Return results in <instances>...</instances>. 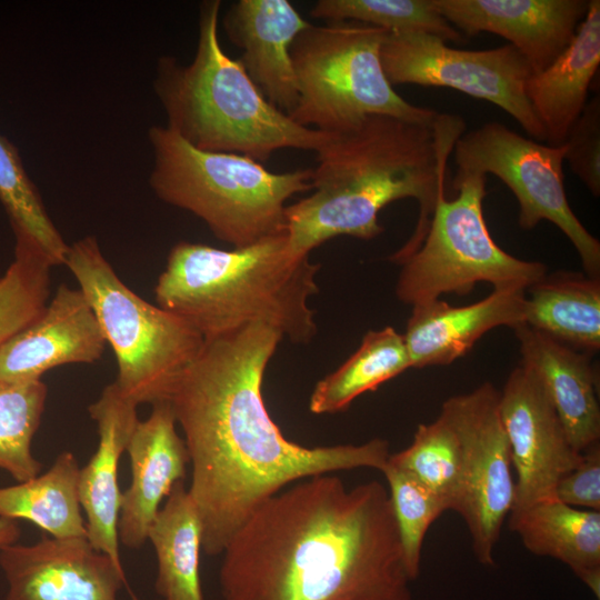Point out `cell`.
<instances>
[{
    "mask_svg": "<svg viewBox=\"0 0 600 600\" xmlns=\"http://www.w3.org/2000/svg\"><path fill=\"white\" fill-rule=\"evenodd\" d=\"M281 334L251 323L203 340L169 402L192 468L189 493L202 526V550L221 554L234 532L268 498L302 479L342 470L381 471L389 442L303 447L271 419L262 381Z\"/></svg>",
    "mask_w": 600,
    "mask_h": 600,
    "instance_id": "6da1fadb",
    "label": "cell"
},
{
    "mask_svg": "<svg viewBox=\"0 0 600 600\" xmlns=\"http://www.w3.org/2000/svg\"><path fill=\"white\" fill-rule=\"evenodd\" d=\"M222 600H412L388 489L328 473L263 501L226 546Z\"/></svg>",
    "mask_w": 600,
    "mask_h": 600,
    "instance_id": "7a4b0ae2",
    "label": "cell"
},
{
    "mask_svg": "<svg viewBox=\"0 0 600 600\" xmlns=\"http://www.w3.org/2000/svg\"><path fill=\"white\" fill-rule=\"evenodd\" d=\"M463 119L439 113L431 123L370 114L332 133L317 151L311 193L284 209L288 246L309 256L339 236L373 239L383 228L379 212L412 198L420 214L411 238L389 260L401 264L421 243L440 196L446 194L448 159L464 133Z\"/></svg>",
    "mask_w": 600,
    "mask_h": 600,
    "instance_id": "3957f363",
    "label": "cell"
},
{
    "mask_svg": "<svg viewBox=\"0 0 600 600\" xmlns=\"http://www.w3.org/2000/svg\"><path fill=\"white\" fill-rule=\"evenodd\" d=\"M319 268L291 252L286 231L232 250L182 241L169 252L154 298L203 340L263 323L306 344L317 333L308 301L319 291Z\"/></svg>",
    "mask_w": 600,
    "mask_h": 600,
    "instance_id": "277c9868",
    "label": "cell"
},
{
    "mask_svg": "<svg viewBox=\"0 0 600 600\" xmlns=\"http://www.w3.org/2000/svg\"><path fill=\"white\" fill-rule=\"evenodd\" d=\"M221 1L200 4L194 58L158 62L156 93L167 114V128L197 149L238 153L258 162L280 149L319 151L332 133L296 123L272 106L241 62L222 49L218 23Z\"/></svg>",
    "mask_w": 600,
    "mask_h": 600,
    "instance_id": "5b68a950",
    "label": "cell"
},
{
    "mask_svg": "<svg viewBox=\"0 0 600 600\" xmlns=\"http://www.w3.org/2000/svg\"><path fill=\"white\" fill-rule=\"evenodd\" d=\"M149 140L154 193L200 218L233 249L284 231L287 200L312 190L311 169L271 172L238 153L197 149L167 127H152Z\"/></svg>",
    "mask_w": 600,
    "mask_h": 600,
    "instance_id": "8992f818",
    "label": "cell"
},
{
    "mask_svg": "<svg viewBox=\"0 0 600 600\" xmlns=\"http://www.w3.org/2000/svg\"><path fill=\"white\" fill-rule=\"evenodd\" d=\"M64 266L88 299L112 348L121 394L137 406L168 401L203 338L178 316L136 294L88 236L69 246Z\"/></svg>",
    "mask_w": 600,
    "mask_h": 600,
    "instance_id": "52a82bcc",
    "label": "cell"
},
{
    "mask_svg": "<svg viewBox=\"0 0 600 600\" xmlns=\"http://www.w3.org/2000/svg\"><path fill=\"white\" fill-rule=\"evenodd\" d=\"M388 31L353 21L310 24L290 56L298 103L288 114L302 127L336 133L370 114L431 123L439 112L410 103L389 82L380 58Z\"/></svg>",
    "mask_w": 600,
    "mask_h": 600,
    "instance_id": "ba28073f",
    "label": "cell"
},
{
    "mask_svg": "<svg viewBox=\"0 0 600 600\" xmlns=\"http://www.w3.org/2000/svg\"><path fill=\"white\" fill-rule=\"evenodd\" d=\"M487 176L457 173L456 197L440 196L420 246L402 261L398 299L412 307L444 293L467 294L479 282L528 289L547 273L539 261L502 250L487 227L482 202Z\"/></svg>",
    "mask_w": 600,
    "mask_h": 600,
    "instance_id": "9c48e42d",
    "label": "cell"
},
{
    "mask_svg": "<svg viewBox=\"0 0 600 600\" xmlns=\"http://www.w3.org/2000/svg\"><path fill=\"white\" fill-rule=\"evenodd\" d=\"M452 153L457 173H491L511 190L522 229H533L542 220L552 222L571 241L586 274L600 278V242L574 214L566 194L564 144H543L489 121L463 133Z\"/></svg>",
    "mask_w": 600,
    "mask_h": 600,
    "instance_id": "30bf717a",
    "label": "cell"
},
{
    "mask_svg": "<svg viewBox=\"0 0 600 600\" xmlns=\"http://www.w3.org/2000/svg\"><path fill=\"white\" fill-rule=\"evenodd\" d=\"M380 58L389 82L447 87L486 100L509 113L536 141H546L544 129L526 96L533 71L511 44L486 50L449 47L426 33L388 32Z\"/></svg>",
    "mask_w": 600,
    "mask_h": 600,
    "instance_id": "8fae6325",
    "label": "cell"
},
{
    "mask_svg": "<svg viewBox=\"0 0 600 600\" xmlns=\"http://www.w3.org/2000/svg\"><path fill=\"white\" fill-rule=\"evenodd\" d=\"M491 382L448 398L440 416L454 430L462 457V487L456 512L463 519L477 560L494 563L493 551L514 501L509 443Z\"/></svg>",
    "mask_w": 600,
    "mask_h": 600,
    "instance_id": "7c38bea8",
    "label": "cell"
},
{
    "mask_svg": "<svg viewBox=\"0 0 600 600\" xmlns=\"http://www.w3.org/2000/svg\"><path fill=\"white\" fill-rule=\"evenodd\" d=\"M499 414L517 473L511 511L553 498L558 481L579 463L581 452L571 446L544 388L526 366L508 376Z\"/></svg>",
    "mask_w": 600,
    "mask_h": 600,
    "instance_id": "4fadbf2b",
    "label": "cell"
},
{
    "mask_svg": "<svg viewBox=\"0 0 600 600\" xmlns=\"http://www.w3.org/2000/svg\"><path fill=\"white\" fill-rule=\"evenodd\" d=\"M0 566L9 586L6 600H118L126 582L122 564L87 538L14 543L0 550Z\"/></svg>",
    "mask_w": 600,
    "mask_h": 600,
    "instance_id": "5bb4252c",
    "label": "cell"
},
{
    "mask_svg": "<svg viewBox=\"0 0 600 600\" xmlns=\"http://www.w3.org/2000/svg\"><path fill=\"white\" fill-rule=\"evenodd\" d=\"M460 33L489 32L509 41L533 74L549 67L572 41L589 0H431Z\"/></svg>",
    "mask_w": 600,
    "mask_h": 600,
    "instance_id": "9a60e30c",
    "label": "cell"
},
{
    "mask_svg": "<svg viewBox=\"0 0 600 600\" xmlns=\"http://www.w3.org/2000/svg\"><path fill=\"white\" fill-rule=\"evenodd\" d=\"M107 342L80 288L60 284L42 312L0 347V380L30 382L70 363H94Z\"/></svg>",
    "mask_w": 600,
    "mask_h": 600,
    "instance_id": "2e32d148",
    "label": "cell"
},
{
    "mask_svg": "<svg viewBox=\"0 0 600 600\" xmlns=\"http://www.w3.org/2000/svg\"><path fill=\"white\" fill-rule=\"evenodd\" d=\"M169 401L152 404L150 416L138 421L126 451L130 458L131 483L121 492L119 542L139 548L163 498L183 480L190 458Z\"/></svg>",
    "mask_w": 600,
    "mask_h": 600,
    "instance_id": "e0dca14e",
    "label": "cell"
},
{
    "mask_svg": "<svg viewBox=\"0 0 600 600\" xmlns=\"http://www.w3.org/2000/svg\"><path fill=\"white\" fill-rule=\"evenodd\" d=\"M229 40L241 49L238 59L264 98L289 114L298 103L290 48L311 23L287 0H239L223 17Z\"/></svg>",
    "mask_w": 600,
    "mask_h": 600,
    "instance_id": "ac0fdd59",
    "label": "cell"
},
{
    "mask_svg": "<svg viewBox=\"0 0 600 600\" xmlns=\"http://www.w3.org/2000/svg\"><path fill=\"white\" fill-rule=\"evenodd\" d=\"M526 289L493 288L484 299L454 307L437 299L412 307L403 334L411 368L446 366L463 357L488 331L524 324Z\"/></svg>",
    "mask_w": 600,
    "mask_h": 600,
    "instance_id": "d6986e66",
    "label": "cell"
},
{
    "mask_svg": "<svg viewBox=\"0 0 600 600\" xmlns=\"http://www.w3.org/2000/svg\"><path fill=\"white\" fill-rule=\"evenodd\" d=\"M137 404L124 398L114 382L89 406L97 422L99 443L89 462L79 471V499L87 517L90 544L121 564L118 520L121 492L118 467L139 421Z\"/></svg>",
    "mask_w": 600,
    "mask_h": 600,
    "instance_id": "ffe728a7",
    "label": "cell"
},
{
    "mask_svg": "<svg viewBox=\"0 0 600 600\" xmlns=\"http://www.w3.org/2000/svg\"><path fill=\"white\" fill-rule=\"evenodd\" d=\"M521 363L544 388L571 446L579 452L599 442L598 371L588 353L520 324L513 329Z\"/></svg>",
    "mask_w": 600,
    "mask_h": 600,
    "instance_id": "44dd1931",
    "label": "cell"
},
{
    "mask_svg": "<svg viewBox=\"0 0 600 600\" xmlns=\"http://www.w3.org/2000/svg\"><path fill=\"white\" fill-rule=\"evenodd\" d=\"M600 63V1L588 11L563 52L526 83V96L541 122L549 146L560 147L588 102Z\"/></svg>",
    "mask_w": 600,
    "mask_h": 600,
    "instance_id": "7402d4cb",
    "label": "cell"
},
{
    "mask_svg": "<svg viewBox=\"0 0 600 600\" xmlns=\"http://www.w3.org/2000/svg\"><path fill=\"white\" fill-rule=\"evenodd\" d=\"M509 529L527 550L567 564L599 598L600 512L568 506L556 497L509 513Z\"/></svg>",
    "mask_w": 600,
    "mask_h": 600,
    "instance_id": "603a6c76",
    "label": "cell"
},
{
    "mask_svg": "<svg viewBox=\"0 0 600 600\" xmlns=\"http://www.w3.org/2000/svg\"><path fill=\"white\" fill-rule=\"evenodd\" d=\"M524 324L572 349L600 350V278L546 273L526 290Z\"/></svg>",
    "mask_w": 600,
    "mask_h": 600,
    "instance_id": "cb8c5ba5",
    "label": "cell"
},
{
    "mask_svg": "<svg viewBox=\"0 0 600 600\" xmlns=\"http://www.w3.org/2000/svg\"><path fill=\"white\" fill-rule=\"evenodd\" d=\"M148 539L158 561L154 589L162 600H203L199 571L202 526L183 480L173 486L157 512Z\"/></svg>",
    "mask_w": 600,
    "mask_h": 600,
    "instance_id": "d4e9b609",
    "label": "cell"
},
{
    "mask_svg": "<svg viewBox=\"0 0 600 600\" xmlns=\"http://www.w3.org/2000/svg\"><path fill=\"white\" fill-rule=\"evenodd\" d=\"M79 471L76 457L61 452L44 473L0 488V517L28 520L56 539H88L80 511Z\"/></svg>",
    "mask_w": 600,
    "mask_h": 600,
    "instance_id": "484cf974",
    "label": "cell"
},
{
    "mask_svg": "<svg viewBox=\"0 0 600 600\" xmlns=\"http://www.w3.org/2000/svg\"><path fill=\"white\" fill-rule=\"evenodd\" d=\"M411 368L403 334L392 327L368 331L359 348L333 372L317 382L309 401L316 414L347 410L359 396Z\"/></svg>",
    "mask_w": 600,
    "mask_h": 600,
    "instance_id": "4316f807",
    "label": "cell"
},
{
    "mask_svg": "<svg viewBox=\"0 0 600 600\" xmlns=\"http://www.w3.org/2000/svg\"><path fill=\"white\" fill-rule=\"evenodd\" d=\"M0 202L9 218L16 246L28 248L51 267L64 264L69 246L50 219L17 148L0 136Z\"/></svg>",
    "mask_w": 600,
    "mask_h": 600,
    "instance_id": "83f0119b",
    "label": "cell"
},
{
    "mask_svg": "<svg viewBox=\"0 0 600 600\" xmlns=\"http://www.w3.org/2000/svg\"><path fill=\"white\" fill-rule=\"evenodd\" d=\"M388 462L414 477L456 511L462 487V457L458 437L440 414L420 423L411 444L389 456Z\"/></svg>",
    "mask_w": 600,
    "mask_h": 600,
    "instance_id": "f1b7e54d",
    "label": "cell"
},
{
    "mask_svg": "<svg viewBox=\"0 0 600 600\" xmlns=\"http://www.w3.org/2000/svg\"><path fill=\"white\" fill-rule=\"evenodd\" d=\"M48 388L42 380L8 382L0 380V469L18 482L37 477L42 464L31 450L40 426Z\"/></svg>",
    "mask_w": 600,
    "mask_h": 600,
    "instance_id": "f546056e",
    "label": "cell"
},
{
    "mask_svg": "<svg viewBox=\"0 0 600 600\" xmlns=\"http://www.w3.org/2000/svg\"><path fill=\"white\" fill-rule=\"evenodd\" d=\"M311 17L353 21L391 33H426L459 42L462 34L432 6L431 0H319Z\"/></svg>",
    "mask_w": 600,
    "mask_h": 600,
    "instance_id": "4dcf8cb0",
    "label": "cell"
},
{
    "mask_svg": "<svg viewBox=\"0 0 600 600\" xmlns=\"http://www.w3.org/2000/svg\"><path fill=\"white\" fill-rule=\"evenodd\" d=\"M381 472L388 482L404 563L414 581L420 573L424 537L433 521L449 509L441 498L407 471L387 461Z\"/></svg>",
    "mask_w": 600,
    "mask_h": 600,
    "instance_id": "1f68e13d",
    "label": "cell"
},
{
    "mask_svg": "<svg viewBox=\"0 0 600 600\" xmlns=\"http://www.w3.org/2000/svg\"><path fill=\"white\" fill-rule=\"evenodd\" d=\"M51 268L37 252L14 247V258L0 277V347L47 306Z\"/></svg>",
    "mask_w": 600,
    "mask_h": 600,
    "instance_id": "d6a6232c",
    "label": "cell"
},
{
    "mask_svg": "<svg viewBox=\"0 0 600 600\" xmlns=\"http://www.w3.org/2000/svg\"><path fill=\"white\" fill-rule=\"evenodd\" d=\"M564 161L593 197L600 196V98L587 102L566 142Z\"/></svg>",
    "mask_w": 600,
    "mask_h": 600,
    "instance_id": "836d02e7",
    "label": "cell"
},
{
    "mask_svg": "<svg viewBox=\"0 0 600 600\" xmlns=\"http://www.w3.org/2000/svg\"><path fill=\"white\" fill-rule=\"evenodd\" d=\"M554 497L578 509L600 510L599 442L581 451L579 463L558 481Z\"/></svg>",
    "mask_w": 600,
    "mask_h": 600,
    "instance_id": "e575fe53",
    "label": "cell"
},
{
    "mask_svg": "<svg viewBox=\"0 0 600 600\" xmlns=\"http://www.w3.org/2000/svg\"><path fill=\"white\" fill-rule=\"evenodd\" d=\"M20 538V528L16 520L0 517V550L17 543Z\"/></svg>",
    "mask_w": 600,
    "mask_h": 600,
    "instance_id": "d590c367",
    "label": "cell"
},
{
    "mask_svg": "<svg viewBox=\"0 0 600 600\" xmlns=\"http://www.w3.org/2000/svg\"><path fill=\"white\" fill-rule=\"evenodd\" d=\"M133 600H140V599H138V598L133 597Z\"/></svg>",
    "mask_w": 600,
    "mask_h": 600,
    "instance_id": "8d00e7d4",
    "label": "cell"
}]
</instances>
